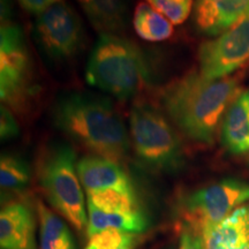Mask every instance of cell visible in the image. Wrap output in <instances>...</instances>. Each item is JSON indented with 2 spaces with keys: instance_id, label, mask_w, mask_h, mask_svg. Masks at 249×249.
Returning a JSON list of instances; mask_svg holds the SVG:
<instances>
[{
  "instance_id": "obj_25",
  "label": "cell",
  "mask_w": 249,
  "mask_h": 249,
  "mask_svg": "<svg viewBox=\"0 0 249 249\" xmlns=\"http://www.w3.org/2000/svg\"><path fill=\"white\" fill-rule=\"evenodd\" d=\"M64 0H18V2L29 13L39 15L58 2Z\"/></svg>"
},
{
  "instance_id": "obj_24",
  "label": "cell",
  "mask_w": 249,
  "mask_h": 249,
  "mask_svg": "<svg viewBox=\"0 0 249 249\" xmlns=\"http://www.w3.org/2000/svg\"><path fill=\"white\" fill-rule=\"evenodd\" d=\"M179 249H205L203 236L201 233L193 231L189 227L182 225Z\"/></svg>"
},
{
  "instance_id": "obj_22",
  "label": "cell",
  "mask_w": 249,
  "mask_h": 249,
  "mask_svg": "<svg viewBox=\"0 0 249 249\" xmlns=\"http://www.w3.org/2000/svg\"><path fill=\"white\" fill-rule=\"evenodd\" d=\"M134 238L135 234L132 233L107 230L89 238V244L86 249H120Z\"/></svg>"
},
{
  "instance_id": "obj_8",
  "label": "cell",
  "mask_w": 249,
  "mask_h": 249,
  "mask_svg": "<svg viewBox=\"0 0 249 249\" xmlns=\"http://www.w3.org/2000/svg\"><path fill=\"white\" fill-rule=\"evenodd\" d=\"M34 33L42 51L57 61L76 55L85 37L81 18L65 0L37 15Z\"/></svg>"
},
{
  "instance_id": "obj_19",
  "label": "cell",
  "mask_w": 249,
  "mask_h": 249,
  "mask_svg": "<svg viewBox=\"0 0 249 249\" xmlns=\"http://www.w3.org/2000/svg\"><path fill=\"white\" fill-rule=\"evenodd\" d=\"M88 202L103 211L112 213L133 214L142 213L134 189H105L88 194Z\"/></svg>"
},
{
  "instance_id": "obj_14",
  "label": "cell",
  "mask_w": 249,
  "mask_h": 249,
  "mask_svg": "<svg viewBox=\"0 0 249 249\" xmlns=\"http://www.w3.org/2000/svg\"><path fill=\"white\" fill-rule=\"evenodd\" d=\"M223 145L233 155L249 152V90L241 91L222 123Z\"/></svg>"
},
{
  "instance_id": "obj_18",
  "label": "cell",
  "mask_w": 249,
  "mask_h": 249,
  "mask_svg": "<svg viewBox=\"0 0 249 249\" xmlns=\"http://www.w3.org/2000/svg\"><path fill=\"white\" fill-rule=\"evenodd\" d=\"M134 29L147 42H161L173 34V24L148 2H139L134 12Z\"/></svg>"
},
{
  "instance_id": "obj_11",
  "label": "cell",
  "mask_w": 249,
  "mask_h": 249,
  "mask_svg": "<svg viewBox=\"0 0 249 249\" xmlns=\"http://www.w3.org/2000/svg\"><path fill=\"white\" fill-rule=\"evenodd\" d=\"M77 174L87 194L105 189H134L123 166L101 156H86L77 161Z\"/></svg>"
},
{
  "instance_id": "obj_6",
  "label": "cell",
  "mask_w": 249,
  "mask_h": 249,
  "mask_svg": "<svg viewBox=\"0 0 249 249\" xmlns=\"http://www.w3.org/2000/svg\"><path fill=\"white\" fill-rule=\"evenodd\" d=\"M31 61L23 31L11 20L0 29V96L7 107L23 111L31 95Z\"/></svg>"
},
{
  "instance_id": "obj_26",
  "label": "cell",
  "mask_w": 249,
  "mask_h": 249,
  "mask_svg": "<svg viewBox=\"0 0 249 249\" xmlns=\"http://www.w3.org/2000/svg\"><path fill=\"white\" fill-rule=\"evenodd\" d=\"M134 248H135V238L127 242V244H124L120 249H134Z\"/></svg>"
},
{
  "instance_id": "obj_28",
  "label": "cell",
  "mask_w": 249,
  "mask_h": 249,
  "mask_svg": "<svg viewBox=\"0 0 249 249\" xmlns=\"http://www.w3.org/2000/svg\"><path fill=\"white\" fill-rule=\"evenodd\" d=\"M248 225H249V207H248Z\"/></svg>"
},
{
  "instance_id": "obj_10",
  "label": "cell",
  "mask_w": 249,
  "mask_h": 249,
  "mask_svg": "<svg viewBox=\"0 0 249 249\" xmlns=\"http://www.w3.org/2000/svg\"><path fill=\"white\" fill-rule=\"evenodd\" d=\"M249 14V0H196L194 21L208 36H218Z\"/></svg>"
},
{
  "instance_id": "obj_3",
  "label": "cell",
  "mask_w": 249,
  "mask_h": 249,
  "mask_svg": "<svg viewBox=\"0 0 249 249\" xmlns=\"http://www.w3.org/2000/svg\"><path fill=\"white\" fill-rule=\"evenodd\" d=\"M87 82L119 99L138 93L149 81L142 51L116 34H101L89 57Z\"/></svg>"
},
{
  "instance_id": "obj_4",
  "label": "cell",
  "mask_w": 249,
  "mask_h": 249,
  "mask_svg": "<svg viewBox=\"0 0 249 249\" xmlns=\"http://www.w3.org/2000/svg\"><path fill=\"white\" fill-rule=\"evenodd\" d=\"M76 165L73 148L65 143H54L40 156L37 177L49 203L76 231L82 232L88 226V217Z\"/></svg>"
},
{
  "instance_id": "obj_1",
  "label": "cell",
  "mask_w": 249,
  "mask_h": 249,
  "mask_svg": "<svg viewBox=\"0 0 249 249\" xmlns=\"http://www.w3.org/2000/svg\"><path fill=\"white\" fill-rule=\"evenodd\" d=\"M240 92L238 77L209 80L200 73H192L164 90L161 104L187 138L211 143L227 110Z\"/></svg>"
},
{
  "instance_id": "obj_2",
  "label": "cell",
  "mask_w": 249,
  "mask_h": 249,
  "mask_svg": "<svg viewBox=\"0 0 249 249\" xmlns=\"http://www.w3.org/2000/svg\"><path fill=\"white\" fill-rule=\"evenodd\" d=\"M52 119L61 132L93 155L119 164L128 155V132L107 99L85 93H70L55 103Z\"/></svg>"
},
{
  "instance_id": "obj_17",
  "label": "cell",
  "mask_w": 249,
  "mask_h": 249,
  "mask_svg": "<svg viewBox=\"0 0 249 249\" xmlns=\"http://www.w3.org/2000/svg\"><path fill=\"white\" fill-rule=\"evenodd\" d=\"M39 220V249H76L67 224L43 202H37Z\"/></svg>"
},
{
  "instance_id": "obj_12",
  "label": "cell",
  "mask_w": 249,
  "mask_h": 249,
  "mask_svg": "<svg viewBox=\"0 0 249 249\" xmlns=\"http://www.w3.org/2000/svg\"><path fill=\"white\" fill-rule=\"evenodd\" d=\"M35 217L22 202H11L0 213L1 249H36Z\"/></svg>"
},
{
  "instance_id": "obj_7",
  "label": "cell",
  "mask_w": 249,
  "mask_h": 249,
  "mask_svg": "<svg viewBox=\"0 0 249 249\" xmlns=\"http://www.w3.org/2000/svg\"><path fill=\"white\" fill-rule=\"evenodd\" d=\"M249 201V183L238 179H225L189 194L181 202L185 224L201 233L231 214L239 205Z\"/></svg>"
},
{
  "instance_id": "obj_21",
  "label": "cell",
  "mask_w": 249,
  "mask_h": 249,
  "mask_svg": "<svg viewBox=\"0 0 249 249\" xmlns=\"http://www.w3.org/2000/svg\"><path fill=\"white\" fill-rule=\"evenodd\" d=\"M158 13L164 15L172 24H181L193 9V0H145Z\"/></svg>"
},
{
  "instance_id": "obj_15",
  "label": "cell",
  "mask_w": 249,
  "mask_h": 249,
  "mask_svg": "<svg viewBox=\"0 0 249 249\" xmlns=\"http://www.w3.org/2000/svg\"><path fill=\"white\" fill-rule=\"evenodd\" d=\"M76 2L99 34H116L124 26V0H76Z\"/></svg>"
},
{
  "instance_id": "obj_9",
  "label": "cell",
  "mask_w": 249,
  "mask_h": 249,
  "mask_svg": "<svg viewBox=\"0 0 249 249\" xmlns=\"http://www.w3.org/2000/svg\"><path fill=\"white\" fill-rule=\"evenodd\" d=\"M248 61L249 14L198 49L200 74L205 79H224Z\"/></svg>"
},
{
  "instance_id": "obj_27",
  "label": "cell",
  "mask_w": 249,
  "mask_h": 249,
  "mask_svg": "<svg viewBox=\"0 0 249 249\" xmlns=\"http://www.w3.org/2000/svg\"><path fill=\"white\" fill-rule=\"evenodd\" d=\"M240 249H249V242H248V244H247V245H245V246H244V247H241Z\"/></svg>"
},
{
  "instance_id": "obj_16",
  "label": "cell",
  "mask_w": 249,
  "mask_h": 249,
  "mask_svg": "<svg viewBox=\"0 0 249 249\" xmlns=\"http://www.w3.org/2000/svg\"><path fill=\"white\" fill-rule=\"evenodd\" d=\"M88 214L87 235L89 238L107 230L136 234L148 227V219L142 213L133 214L107 213L88 202Z\"/></svg>"
},
{
  "instance_id": "obj_20",
  "label": "cell",
  "mask_w": 249,
  "mask_h": 249,
  "mask_svg": "<svg viewBox=\"0 0 249 249\" xmlns=\"http://www.w3.org/2000/svg\"><path fill=\"white\" fill-rule=\"evenodd\" d=\"M30 171L26 161L15 155L4 154L0 160L2 191H21L29 183Z\"/></svg>"
},
{
  "instance_id": "obj_13",
  "label": "cell",
  "mask_w": 249,
  "mask_h": 249,
  "mask_svg": "<svg viewBox=\"0 0 249 249\" xmlns=\"http://www.w3.org/2000/svg\"><path fill=\"white\" fill-rule=\"evenodd\" d=\"M205 249H240L249 242L248 207H239L217 225L202 232Z\"/></svg>"
},
{
  "instance_id": "obj_5",
  "label": "cell",
  "mask_w": 249,
  "mask_h": 249,
  "mask_svg": "<svg viewBox=\"0 0 249 249\" xmlns=\"http://www.w3.org/2000/svg\"><path fill=\"white\" fill-rule=\"evenodd\" d=\"M129 128L134 151L143 164L161 172L181 167L183 151L178 133L157 108L147 104L133 107Z\"/></svg>"
},
{
  "instance_id": "obj_23",
  "label": "cell",
  "mask_w": 249,
  "mask_h": 249,
  "mask_svg": "<svg viewBox=\"0 0 249 249\" xmlns=\"http://www.w3.org/2000/svg\"><path fill=\"white\" fill-rule=\"evenodd\" d=\"M18 134V124L9 107L2 104L0 108V135L1 140L14 138Z\"/></svg>"
}]
</instances>
